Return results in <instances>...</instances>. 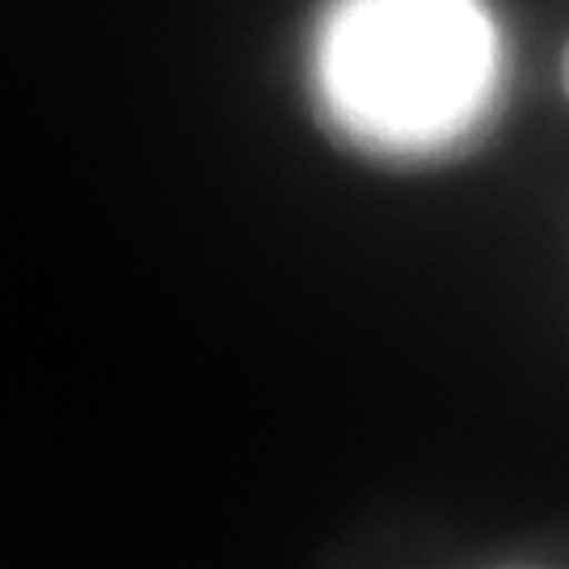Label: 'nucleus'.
<instances>
[{
	"instance_id": "obj_1",
	"label": "nucleus",
	"mask_w": 569,
	"mask_h": 569,
	"mask_svg": "<svg viewBox=\"0 0 569 569\" xmlns=\"http://www.w3.org/2000/svg\"><path fill=\"white\" fill-rule=\"evenodd\" d=\"M326 72L363 136L443 140L481 106L489 39L468 0H355L329 34Z\"/></svg>"
},
{
	"instance_id": "obj_2",
	"label": "nucleus",
	"mask_w": 569,
	"mask_h": 569,
	"mask_svg": "<svg viewBox=\"0 0 569 569\" xmlns=\"http://www.w3.org/2000/svg\"><path fill=\"white\" fill-rule=\"evenodd\" d=\"M561 84H566V93H569V47H566V56H561Z\"/></svg>"
}]
</instances>
